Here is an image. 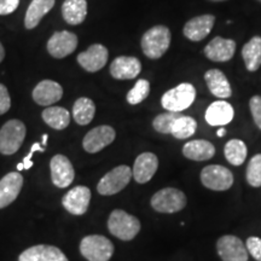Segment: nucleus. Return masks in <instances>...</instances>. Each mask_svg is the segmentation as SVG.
I'll return each mask as SVG.
<instances>
[{
  "mask_svg": "<svg viewBox=\"0 0 261 261\" xmlns=\"http://www.w3.org/2000/svg\"><path fill=\"white\" fill-rule=\"evenodd\" d=\"M23 187V177L19 172H11L0 179V210L8 207L18 197Z\"/></svg>",
  "mask_w": 261,
  "mask_h": 261,
  "instance_id": "obj_16",
  "label": "nucleus"
},
{
  "mask_svg": "<svg viewBox=\"0 0 261 261\" xmlns=\"http://www.w3.org/2000/svg\"><path fill=\"white\" fill-rule=\"evenodd\" d=\"M62 16L71 25L81 24L87 16L86 0H65L62 5Z\"/></svg>",
  "mask_w": 261,
  "mask_h": 261,
  "instance_id": "obj_25",
  "label": "nucleus"
},
{
  "mask_svg": "<svg viewBox=\"0 0 261 261\" xmlns=\"http://www.w3.org/2000/svg\"><path fill=\"white\" fill-rule=\"evenodd\" d=\"M150 93V83L148 80L140 79L136 83L132 90H129V92L127 93V102L130 106H137V104L142 103L143 100H145L148 98Z\"/></svg>",
  "mask_w": 261,
  "mask_h": 261,
  "instance_id": "obj_32",
  "label": "nucleus"
},
{
  "mask_svg": "<svg viewBox=\"0 0 261 261\" xmlns=\"http://www.w3.org/2000/svg\"><path fill=\"white\" fill-rule=\"evenodd\" d=\"M179 116H180V114L173 112L160 114L152 121V127H154L155 130H158L159 133H162V135H171L173 125H174L175 120Z\"/></svg>",
  "mask_w": 261,
  "mask_h": 261,
  "instance_id": "obj_33",
  "label": "nucleus"
},
{
  "mask_svg": "<svg viewBox=\"0 0 261 261\" xmlns=\"http://www.w3.org/2000/svg\"><path fill=\"white\" fill-rule=\"evenodd\" d=\"M47 139H48V136H47V135H44V136H42V143H41V145H42V146L46 145Z\"/></svg>",
  "mask_w": 261,
  "mask_h": 261,
  "instance_id": "obj_42",
  "label": "nucleus"
},
{
  "mask_svg": "<svg viewBox=\"0 0 261 261\" xmlns=\"http://www.w3.org/2000/svg\"><path fill=\"white\" fill-rule=\"evenodd\" d=\"M246 178L250 187H261V154L254 155L249 160L246 171Z\"/></svg>",
  "mask_w": 261,
  "mask_h": 261,
  "instance_id": "obj_34",
  "label": "nucleus"
},
{
  "mask_svg": "<svg viewBox=\"0 0 261 261\" xmlns=\"http://www.w3.org/2000/svg\"><path fill=\"white\" fill-rule=\"evenodd\" d=\"M172 34L166 25H155L144 33L142 38V50L146 57L159 60L171 46Z\"/></svg>",
  "mask_w": 261,
  "mask_h": 261,
  "instance_id": "obj_1",
  "label": "nucleus"
},
{
  "mask_svg": "<svg viewBox=\"0 0 261 261\" xmlns=\"http://www.w3.org/2000/svg\"><path fill=\"white\" fill-rule=\"evenodd\" d=\"M242 57L249 71H256L261 65V37H254L244 45Z\"/></svg>",
  "mask_w": 261,
  "mask_h": 261,
  "instance_id": "obj_28",
  "label": "nucleus"
},
{
  "mask_svg": "<svg viewBox=\"0 0 261 261\" xmlns=\"http://www.w3.org/2000/svg\"><path fill=\"white\" fill-rule=\"evenodd\" d=\"M63 96V89L56 81L42 80L33 90V99L39 106L47 107L57 103Z\"/></svg>",
  "mask_w": 261,
  "mask_h": 261,
  "instance_id": "obj_18",
  "label": "nucleus"
},
{
  "mask_svg": "<svg viewBox=\"0 0 261 261\" xmlns=\"http://www.w3.org/2000/svg\"><path fill=\"white\" fill-rule=\"evenodd\" d=\"M159 168V159L152 152H143L136 159L132 168V174L138 184L150 181Z\"/></svg>",
  "mask_w": 261,
  "mask_h": 261,
  "instance_id": "obj_15",
  "label": "nucleus"
},
{
  "mask_svg": "<svg viewBox=\"0 0 261 261\" xmlns=\"http://www.w3.org/2000/svg\"><path fill=\"white\" fill-rule=\"evenodd\" d=\"M217 252L221 261H248L246 243L233 234H224L217 242Z\"/></svg>",
  "mask_w": 261,
  "mask_h": 261,
  "instance_id": "obj_9",
  "label": "nucleus"
},
{
  "mask_svg": "<svg viewBox=\"0 0 261 261\" xmlns=\"http://www.w3.org/2000/svg\"><path fill=\"white\" fill-rule=\"evenodd\" d=\"M94 114H96V104L90 98L81 97L74 103L73 117L77 125H89L93 120Z\"/></svg>",
  "mask_w": 261,
  "mask_h": 261,
  "instance_id": "obj_29",
  "label": "nucleus"
},
{
  "mask_svg": "<svg viewBox=\"0 0 261 261\" xmlns=\"http://www.w3.org/2000/svg\"><path fill=\"white\" fill-rule=\"evenodd\" d=\"M196 129H197V122L194 117L180 115L175 120L171 135L177 139H188L195 135Z\"/></svg>",
  "mask_w": 261,
  "mask_h": 261,
  "instance_id": "obj_31",
  "label": "nucleus"
},
{
  "mask_svg": "<svg viewBox=\"0 0 261 261\" xmlns=\"http://www.w3.org/2000/svg\"><path fill=\"white\" fill-rule=\"evenodd\" d=\"M204 117L208 125L224 127L233 120L234 109L225 100H217L207 108Z\"/></svg>",
  "mask_w": 261,
  "mask_h": 261,
  "instance_id": "obj_22",
  "label": "nucleus"
},
{
  "mask_svg": "<svg viewBox=\"0 0 261 261\" xmlns=\"http://www.w3.org/2000/svg\"><path fill=\"white\" fill-rule=\"evenodd\" d=\"M257 2H260V3H261V0H257Z\"/></svg>",
  "mask_w": 261,
  "mask_h": 261,
  "instance_id": "obj_44",
  "label": "nucleus"
},
{
  "mask_svg": "<svg viewBox=\"0 0 261 261\" xmlns=\"http://www.w3.org/2000/svg\"><path fill=\"white\" fill-rule=\"evenodd\" d=\"M246 247L248 253L256 261H261V238L256 236L248 237L246 241Z\"/></svg>",
  "mask_w": 261,
  "mask_h": 261,
  "instance_id": "obj_35",
  "label": "nucleus"
},
{
  "mask_svg": "<svg viewBox=\"0 0 261 261\" xmlns=\"http://www.w3.org/2000/svg\"><path fill=\"white\" fill-rule=\"evenodd\" d=\"M108 228L110 233L121 241H132L140 231V221L135 215L122 210L112 212L108 219Z\"/></svg>",
  "mask_w": 261,
  "mask_h": 261,
  "instance_id": "obj_2",
  "label": "nucleus"
},
{
  "mask_svg": "<svg viewBox=\"0 0 261 261\" xmlns=\"http://www.w3.org/2000/svg\"><path fill=\"white\" fill-rule=\"evenodd\" d=\"M51 179L54 185L64 189L73 182L75 171L69 159L64 155H55L50 162Z\"/></svg>",
  "mask_w": 261,
  "mask_h": 261,
  "instance_id": "obj_12",
  "label": "nucleus"
},
{
  "mask_svg": "<svg viewBox=\"0 0 261 261\" xmlns=\"http://www.w3.org/2000/svg\"><path fill=\"white\" fill-rule=\"evenodd\" d=\"M151 207L159 213L173 214L178 213L187 207V195L175 188H165L152 195Z\"/></svg>",
  "mask_w": 261,
  "mask_h": 261,
  "instance_id": "obj_3",
  "label": "nucleus"
},
{
  "mask_svg": "<svg viewBox=\"0 0 261 261\" xmlns=\"http://www.w3.org/2000/svg\"><path fill=\"white\" fill-rule=\"evenodd\" d=\"M236 52V42L231 39L221 37L214 38L204 47V55L213 62H227L233 57Z\"/></svg>",
  "mask_w": 261,
  "mask_h": 261,
  "instance_id": "obj_19",
  "label": "nucleus"
},
{
  "mask_svg": "<svg viewBox=\"0 0 261 261\" xmlns=\"http://www.w3.org/2000/svg\"><path fill=\"white\" fill-rule=\"evenodd\" d=\"M18 261H68V259L57 247L38 244L25 249L19 255Z\"/></svg>",
  "mask_w": 261,
  "mask_h": 261,
  "instance_id": "obj_21",
  "label": "nucleus"
},
{
  "mask_svg": "<svg viewBox=\"0 0 261 261\" xmlns=\"http://www.w3.org/2000/svg\"><path fill=\"white\" fill-rule=\"evenodd\" d=\"M108 56H109V52L106 46H103L102 44H94L91 45L89 50L81 52L77 56V63L86 71L96 73L106 67Z\"/></svg>",
  "mask_w": 261,
  "mask_h": 261,
  "instance_id": "obj_14",
  "label": "nucleus"
},
{
  "mask_svg": "<svg viewBox=\"0 0 261 261\" xmlns=\"http://www.w3.org/2000/svg\"><path fill=\"white\" fill-rule=\"evenodd\" d=\"M42 120L51 128L62 130L67 128L70 123V114L67 109L61 107H48L41 114Z\"/></svg>",
  "mask_w": 261,
  "mask_h": 261,
  "instance_id": "obj_27",
  "label": "nucleus"
},
{
  "mask_svg": "<svg viewBox=\"0 0 261 261\" xmlns=\"http://www.w3.org/2000/svg\"><path fill=\"white\" fill-rule=\"evenodd\" d=\"M115 129L112 126L102 125L94 127L84 137L83 146L85 151H87L89 154H96L112 144L115 140Z\"/></svg>",
  "mask_w": 261,
  "mask_h": 261,
  "instance_id": "obj_10",
  "label": "nucleus"
},
{
  "mask_svg": "<svg viewBox=\"0 0 261 261\" xmlns=\"http://www.w3.org/2000/svg\"><path fill=\"white\" fill-rule=\"evenodd\" d=\"M204 80L208 89L213 96L225 99L232 94L231 85L223 71L219 69H211L204 74Z\"/></svg>",
  "mask_w": 261,
  "mask_h": 261,
  "instance_id": "obj_24",
  "label": "nucleus"
},
{
  "mask_svg": "<svg viewBox=\"0 0 261 261\" xmlns=\"http://www.w3.org/2000/svg\"><path fill=\"white\" fill-rule=\"evenodd\" d=\"M215 17L213 15H201L191 18L182 28V33L189 40L201 41L210 34L214 27Z\"/></svg>",
  "mask_w": 261,
  "mask_h": 261,
  "instance_id": "obj_20",
  "label": "nucleus"
},
{
  "mask_svg": "<svg viewBox=\"0 0 261 261\" xmlns=\"http://www.w3.org/2000/svg\"><path fill=\"white\" fill-rule=\"evenodd\" d=\"M27 135L25 125L19 120H10L0 129V154L14 155L21 148Z\"/></svg>",
  "mask_w": 261,
  "mask_h": 261,
  "instance_id": "obj_6",
  "label": "nucleus"
},
{
  "mask_svg": "<svg viewBox=\"0 0 261 261\" xmlns=\"http://www.w3.org/2000/svg\"><path fill=\"white\" fill-rule=\"evenodd\" d=\"M182 155L192 161H208L215 155V148L208 140L195 139L182 146Z\"/></svg>",
  "mask_w": 261,
  "mask_h": 261,
  "instance_id": "obj_23",
  "label": "nucleus"
},
{
  "mask_svg": "<svg viewBox=\"0 0 261 261\" xmlns=\"http://www.w3.org/2000/svg\"><path fill=\"white\" fill-rule=\"evenodd\" d=\"M91 201V190L89 188L79 185L71 189L63 196L62 204L63 207L74 215H83L89 210Z\"/></svg>",
  "mask_w": 261,
  "mask_h": 261,
  "instance_id": "obj_13",
  "label": "nucleus"
},
{
  "mask_svg": "<svg viewBox=\"0 0 261 261\" xmlns=\"http://www.w3.org/2000/svg\"><path fill=\"white\" fill-rule=\"evenodd\" d=\"M225 135H226V129H225L224 127H220V128L217 130V136L219 137V138H221V137H224Z\"/></svg>",
  "mask_w": 261,
  "mask_h": 261,
  "instance_id": "obj_40",
  "label": "nucleus"
},
{
  "mask_svg": "<svg viewBox=\"0 0 261 261\" xmlns=\"http://www.w3.org/2000/svg\"><path fill=\"white\" fill-rule=\"evenodd\" d=\"M80 253L87 261H109L114 254V244L100 234H90L81 241Z\"/></svg>",
  "mask_w": 261,
  "mask_h": 261,
  "instance_id": "obj_5",
  "label": "nucleus"
},
{
  "mask_svg": "<svg viewBox=\"0 0 261 261\" xmlns=\"http://www.w3.org/2000/svg\"><path fill=\"white\" fill-rule=\"evenodd\" d=\"M55 0H33L25 12L24 25L27 29H34L40 23L41 18L51 11Z\"/></svg>",
  "mask_w": 261,
  "mask_h": 261,
  "instance_id": "obj_26",
  "label": "nucleus"
},
{
  "mask_svg": "<svg viewBox=\"0 0 261 261\" xmlns=\"http://www.w3.org/2000/svg\"><path fill=\"white\" fill-rule=\"evenodd\" d=\"M19 0H0V15H10L18 8Z\"/></svg>",
  "mask_w": 261,
  "mask_h": 261,
  "instance_id": "obj_39",
  "label": "nucleus"
},
{
  "mask_svg": "<svg viewBox=\"0 0 261 261\" xmlns=\"http://www.w3.org/2000/svg\"><path fill=\"white\" fill-rule=\"evenodd\" d=\"M132 177V168H129L126 165L117 166L100 179L97 185V190L103 196L119 194L129 184Z\"/></svg>",
  "mask_w": 261,
  "mask_h": 261,
  "instance_id": "obj_7",
  "label": "nucleus"
},
{
  "mask_svg": "<svg viewBox=\"0 0 261 261\" xmlns=\"http://www.w3.org/2000/svg\"><path fill=\"white\" fill-rule=\"evenodd\" d=\"M201 182L213 191H226L233 185L234 178L230 169L220 165H210L201 171Z\"/></svg>",
  "mask_w": 261,
  "mask_h": 261,
  "instance_id": "obj_8",
  "label": "nucleus"
},
{
  "mask_svg": "<svg viewBox=\"0 0 261 261\" xmlns=\"http://www.w3.org/2000/svg\"><path fill=\"white\" fill-rule=\"evenodd\" d=\"M249 109L254 122H255L257 128L261 129V96H253L250 98Z\"/></svg>",
  "mask_w": 261,
  "mask_h": 261,
  "instance_id": "obj_36",
  "label": "nucleus"
},
{
  "mask_svg": "<svg viewBox=\"0 0 261 261\" xmlns=\"http://www.w3.org/2000/svg\"><path fill=\"white\" fill-rule=\"evenodd\" d=\"M11 108V98L9 91L3 84H0V115H4Z\"/></svg>",
  "mask_w": 261,
  "mask_h": 261,
  "instance_id": "obj_38",
  "label": "nucleus"
},
{
  "mask_svg": "<svg viewBox=\"0 0 261 261\" xmlns=\"http://www.w3.org/2000/svg\"><path fill=\"white\" fill-rule=\"evenodd\" d=\"M35 151L44 152L45 151V148L41 144H39V143H34V144H33V146H32L31 151H29V154L23 159V162L19 163V165H17V171L18 172L22 171V169L32 168V166H33L32 158H33V154H34Z\"/></svg>",
  "mask_w": 261,
  "mask_h": 261,
  "instance_id": "obj_37",
  "label": "nucleus"
},
{
  "mask_svg": "<svg viewBox=\"0 0 261 261\" xmlns=\"http://www.w3.org/2000/svg\"><path fill=\"white\" fill-rule=\"evenodd\" d=\"M5 57V50H4V46L2 45V42H0V63H2L3 60H4Z\"/></svg>",
  "mask_w": 261,
  "mask_h": 261,
  "instance_id": "obj_41",
  "label": "nucleus"
},
{
  "mask_svg": "<svg viewBox=\"0 0 261 261\" xmlns=\"http://www.w3.org/2000/svg\"><path fill=\"white\" fill-rule=\"evenodd\" d=\"M212 2H225V0H212Z\"/></svg>",
  "mask_w": 261,
  "mask_h": 261,
  "instance_id": "obj_43",
  "label": "nucleus"
},
{
  "mask_svg": "<svg viewBox=\"0 0 261 261\" xmlns=\"http://www.w3.org/2000/svg\"><path fill=\"white\" fill-rule=\"evenodd\" d=\"M224 155L232 166H241L246 161L248 149L246 143L241 139H231L225 144Z\"/></svg>",
  "mask_w": 261,
  "mask_h": 261,
  "instance_id": "obj_30",
  "label": "nucleus"
},
{
  "mask_svg": "<svg viewBox=\"0 0 261 261\" xmlns=\"http://www.w3.org/2000/svg\"><path fill=\"white\" fill-rule=\"evenodd\" d=\"M140 71H142V63L136 57L120 56L110 64V74L114 79L117 80L135 79Z\"/></svg>",
  "mask_w": 261,
  "mask_h": 261,
  "instance_id": "obj_17",
  "label": "nucleus"
},
{
  "mask_svg": "<svg viewBox=\"0 0 261 261\" xmlns=\"http://www.w3.org/2000/svg\"><path fill=\"white\" fill-rule=\"evenodd\" d=\"M196 99V89L194 85L184 83L174 89L168 90L161 98V104L167 112L181 113L192 106Z\"/></svg>",
  "mask_w": 261,
  "mask_h": 261,
  "instance_id": "obj_4",
  "label": "nucleus"
},
{
  "mask_svg": "<svg viewBox=\"0 0 261 261\" xmlns=\"http://www.w3.org/2000/svg\"><path fill=\"white\" fill-rule=\"evenodd\" d=\"M77 46V37L74 33L62 31L54 33L47 41V51L52 57L64 58L73 54Z\"/></svg>",
  "mask_w": 261,
  "mask_h": 261,
  "instance_id": "obj_11",
  "label": "nucleus"
}]
</instances>
